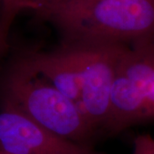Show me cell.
<instances>
[{"instance_id":"obj_1","label":"cell","mask_w":154,"mask_h":154,"mask_svg":"<svg viewBox=\"0 0 154 154\" xmlns=\"http://www.w3.org/2000/svg\"><path fill=\"white\" fill-rule=\"evenodd\" d=\"M33 13L62 45L129 44L154 33V0H69Z\"/></svg>"},{"instance_id":"obj_2","label":"cell","mask_w":154,"mask_h":154,"mask_svg":"<svg viewBox=\"0 0 154 154\" xmlns=\"http://www.w3.org/2000/svg\"><path fill=\"white\" fill-rule=\"evenodd\" d=\"M2 107L22 113L63 137L90 146L96 129L71 99L19 57L6 72L2 84Z\"/></svg>"},{"instance_id":"obj_3","label":"cell","mask_w":154,"mask_h":154,"mask_svg":"<svg viewBox=\"0 0 154 154\" xmlns=\"http://www.w3.org/2000/svg\"><path fill=\"white\" fill-rule=\"evenodd\" d=\"M154 122V33L128 44L112 90L105 131L117 134Z\"/></svg>"},{"instance_id":"obj_4","label":"cell","mask_w":154,"mask_h":154,"mask_svg":"<svg viewBox=\"0 0 154 154\" xmlns=\"http://www.w3.org/2000/svg\"><path fill=\"white\" fill-rule=\"evenodd\" d=\"M63 45L72 48L79 65L81 90L77 106L97 132L105 131L116 72L128 44Z\"/></svg>"},{"instance_id":"obj_5","label":"cell","mask_w":154,"mask_h":154,"mask_svg":"<svg viewBox=\"0 0 154 154\" xmlns=\"http://www.w3.org/2000/svg\"><path fill=\"white\" fill-rule=\"evenodd\" d=\"M0 150L7 154H105L63 137L6 107L0 110Z\"/></svg>"},{"instance_id":"obj_6","label":"cell","mask_w":154,"mask_h":154,"mask_svg":"<svg viewBox=\"0 0 154 154\" xmlns=\"http://www.w3.org/2000/svg\"><path fill=\"white\" fill-rule=\"evenodd\" d=\"M29 66L75 104L80 99L81 77L74 51L62 45L51 51H34L22 56Z\"/></svg>"},{"instance_id":"obj_7","label":"cell","mask_w":154,"mask_h":154,"mask_svg":"<svg viewBox=\"0 0 154 154\" xmlns=\"http://www.w3.org/2000/svg\"><path fill=\"white\" fill-rule=\"evenodd\" d=\"M31 1L32 0H0L1 28L6 38L17 16L23 11H28Z\"/></svg>"},{"instance_id":"obj_8","label":"cell","mask_w":154,"mask_h":154,"mask_svg":"<svg viewBox=\"0 0 154 154\" xmlns=\"http://www.w3.org/2000/svg\"><path fill=\"white\" fill-rule=\"evenodd\" d=\"M133 154H154V139L149 134H140L134 142Z\"/></svg>"},{"instance_id":"obj_9","label":"cell","mask_w":154,"mask_h":154,"mask_svg":"<svg viewBox=\"0 0 154 154\" xmlns=\"http://www.w3.org/2000/svg\"><path fill=\"white\" fill-rule=\"evenodd\" d=\"M66 1H69V0H32L29 5L28 11L34 12L45 7L60 4L63 2H66Z\"/></svg>"},{"instance_id":"obj_10","label":"cell","mask_w":154,"mask_h":154,"mask_svg":"<svg viewBox=\"0 0 154 154\" xmlns=\"http://www.w3.org/2000/svg\"><path fill=\"white\" fill-rule=\"evenodd\" d=\"M0 35H2L4 38H5V37L4 36V33H3V31H2V28H1V17H0ZM5 39H7V38H5Z\"/></svg>"},{"instance_id":"obj_11","label":"cell","mask_w":154,"mask_h":154,"mask_svg":"<svg viewBox=\"0 0 154 154\" xmlns=\"http://www.w3.org/2000/svg\"><path fill=\"white\" fill-rule=\"evenodd\" d=\"M0 154H7V153H5V152H3V151H1V150H0Z\"/></svg>"}]
</instances>
